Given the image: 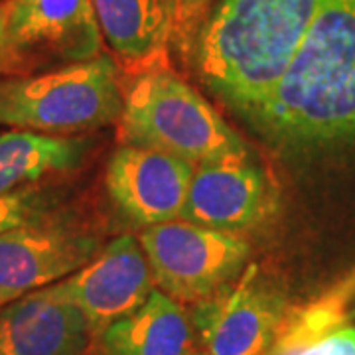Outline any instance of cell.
<instances>
[{
	"mask_svg": "<svg viewBox=\"0 0 355 355\" xmlns=\"http://www.w3.org/2000/svg\"><path fill=\"white\" fill-rule=\"evenodd\" d=\"M322 0H219L193 50L205 87L247 123L272 99Z\"/></svg>",
	"mask_w": 355,
	"mask_h": 355,
	"instance_id": "cell-1",
	"label": "cell"
},
{
	"mask_svg": "<svg viewBox=\"0 0 355 355\" xmlns=\"http://www.w3.org/2000/svg\"><path fill=\"white\" fill-rule=\"evenodd\" d=\"M116 123L121 144L172 154L193 166L251 154L216 107L172 67L128 77Z\"/></svg>",
	"mask_w": 355,
	"mask_h": 355,
	"instance_id": "cell-2",
	"label": "cell"
},
{
	"mask_svg": "<svg viewBox=\"0 0 355 355\" xmlns=\"http://www.w3.org/2000/svg\"><path fill=\"white\" fill-rule=\"evenodd\" d=\"M125 105L111 55L67 64L42 76L0 77V125L69 137L116 123Z\"/></svg>",
	"mask_w": 355,
	"mask_h": 355,
	"instance_id": "cell-3",
	"label": "cell"
},
{
	"mask_svg": "<svg viewBox=\"0 0 355 355\" xmlns=\"http://www.w3.org/2000/svg\"><path fill=\"white\" fill-rule=\"evenodd\" d=\"M354 65L355 0H322L286 76L251 125L288 154Z\"/></svg>",
	"mask_w": 355,
	"mask_h": 355,
	"instance_id": "cell-4",
	"label": "cell"
},
{
	"mask_svg": "<svg viewBox=\"0 0 355 355\" xmlns=\"http://www.w3.org/2000/svg\"><path fill=\"white\" fill-rule=\"evenodd\" d=\"M291 306L282 277L259 263H247L237 279L190 304L198 352L266 355Z\"/></svg>",
	"mask_w": 355,
	"mask_h": 355,
	"instance_id": "cell-5",
	"label": "cell"
},
{
	"mask_svg": "<svg viewBox=\"0 0 355 355\" xmlns=\"http://www.w3.org/2000/svg\"><path fill=\"white\" fill-rule=\"evenodd\" d=\"M158 291L190 306L241 275L251 243L241 233L196 225L186 219L146 227L139 237Z\"/></svg>",
	"mask_w": 355,
	"mask_h": 355,
	"instance_id": "cell-6",
	"label": "cell"
},
{
	"mask_svg": "<svg viewBox=\"0 0 355 355\" xmlns=\"http://www.w3.org/2000/svg\"><path fill=\"white\" fill-rule=\"evenodd\" d=\"M99 251L93 235L48 214L0 233V308L71 277Z\"/></svg>",
	"mask_w": 355,
	"mask_h": 355,
	"instance_id": "cell-7",
	"label": "cell"
},
{
	"mask_svg": "<svg viewBox=\"0 0 355 355\" xmlns=\"http://www.w3.org/2000/svg\"><path fill=\"white\" fill-rule=\"evenodd\" d=\"M279 209V188L251 154L196 166L180 219L219 231L245 233Z\"/></svg>",
	"mask_w": 355,
	"mask_h": 355,
	"instance_id": "cell-8",
	"label": "cell"
},
{
	"mask_svg": "<svg viewBox=\"0 0 355 355\" xmlns=\"http://www.w3.org/2000/svg\"><path fill=\"white\" fill-rule=\"evenodd\" d=\"M50 291L83 312L95 340L107 326L144 304L156 291V282L139 239L119 235L71 277L51 284Z\"/></svg>",
	"mask_w": 355,
	"mask_h": 355,
	"instance_id": "cell-9",
	"label": "cell"
},
{
	"mask_svg": "<svg viewBox=\"0 0 355 355\" xmlns=\"http://www.w3.org/2000/svg\"><path fill=\"white\" fill-rule=\"evenodd\" d=\"M193 170L172 154L121 144L109 160L105 186L116 209L146 229L182 217Z\"/></svg>",
	"mask_w": 355,
	"mask_h": 355,
	"instance_id": "cell-10",
	"label": "cell"
},
{
	"mask_svg": "<svg viewBox=\"0 0 355 355\" xmlns=\"http://www.w3.org/2000/svg\"><path fill=\"white\" fill-rule=\"evenodd\" d=\"M8 36L28 71L46 60L87 62L103 51L93 0H6Z\"/></svg>",
	"mask_w": 355,
	"mask_h": 355,
	"instance_id": "cell-11",
	"label": "cell"
},
{
	"mask_svg": "<svg viewBox=\"0 0 355 355\" xmlns=\"http://www.w3.org/2000/svg\"><path fill=\"white\" fill-rule=\"evenodd\" d=\"M91 345L87 318L50 286L0 308V355H87Z\"/></svg>",
	"mask_w": 355,
	"mask_h": 355,
	"instance_id": "cell-12",
	"label": "cell"
},
{
	"mask_svg": "<svg viewBox=\"0 0 355 355\" xmlns=\"http://www.w3.org/2000/svg\"><path fill=\"white\" fill-rule=\"evenodd\" d=\"M93 8L121 73L137 77L172 67L170 0H93Z\"/></svg>",
	"mask_w": 355,
	"mask_h": 355,
	"instance_id": "cell-13",
	"label": "cell"
},
{
	"mask_svg": "<svg viewBox=\"0 0 355 355\" xmlns=\"http://www.w3.org/2000/svg\"><path fill=\"white\" fill-rule=\"evenodd\" d=\"M198 352L190 312L154 291L144 304L119 318L93 340L87 355H191Z\"/></svg>",
	"mask_w": 355,
	"mask_h": 355,
	"instance_id": "cell-14",
	"label": "cell"
},
{
	"mask_svg": "<svg viewBox=\"0 0 355 355\" xmlns=\"http://www.w3.org/2000/svg\"><path fill=\"white\" fill-rule=\"evenodd\" d=\"M87 137H51L14 128L0 135V196L28 188L51 174L76 170L87 156Z\"/></svg>",
	"mask_w": 355,
	"mask_h": 355,
	"instance_id": "cell-15",
	"label": "cell"
},
{
	"mask_svg": "<svg viewBox=\"0 0 355 355\" xmlns=\"http://www.w3.org/2000/svg\"><path fill=\"white\" fill-rule=\"evenodd\" d=\"M355 298V270L302 302H292L277 340L266 355H298L326 336L342 330Z\"/></svg>",
	"mask_w": 355,
	"mask_h": 355,
	"instance_id": "cell-16",
	"label": "cell"
},
{
	"mask_svg": "<svg viewBox=\"0 0 355 355\" xmlns=\"http://www.w3.org/2000/svg\"><path fill=\"white\" fill-rule=\"evenodd\" d=\"M214 0H170L172 12V38L170 46H174L178 53L188 62L193 58V50L198 44V36L202 32L207 14L211 12Z\"/></svg>",
	"mask_w": 355,
	"mask_h": 355,
	"instance_id": "cell-17",
	"label": "cell"
},
{
	"mask_svg": "<svg viewBox=\"0 0 355 355\" xmlns=\"http://www.w3.org/2000/svg\"><path fill=\"white\" fill-rule=\"evenodd\" d=\"M48 211V198L36 188H22L8 196H0V233L38 219Z\"/></svg>",
	"mask_w": 355,
	"mask_h": 355,
	"instance_id": "cell-18",
	"label": "cell"
},
{
	"mask_svg": "<svg viewBox=\"0 0 355 355\" xmlns=\"http://www.w3.org/2000/svg\"><path fill=\"white\" fill-rule=\"evenodd\" d=\"M28 76L22 55L8 36V2H0V77Z\"/></svg>",
	"mask_w": 355,
	"mask_h": 355,
	"instance_id": "cell-19",
	"label": "cell"
},
{
	"mask_svg": "<svg viewBox=\"0 0 355 355\" xmlns=\"http://www.w3.org/2000/svg\"><path fill=\"white\" fill-rule=\"evenodd\" d=\"M298 355H355V330L342 328Z\"/></svg>",
	"mask_w": 355,
	"mask_h": 355,
	"instance_id": "cell-20",
	"label": "cell"
},
{
	"mask_svg": "<svg viewBox=\"0 0 355 355\" xmlns=\"http://www.w3.org/2000/svg\"><path fill=\"white\" fill-rule=\"evenodd\" d=\"M191 355H205V354H202V352H193V354Z\"/></svg>",
	"mask_w": 355,
	"mask_h": 355,
	"instance_id": "cell-21",
	"label": "cell"
}]
</instances>
